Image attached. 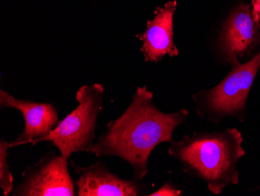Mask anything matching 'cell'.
<instances>
[{
  "mask_svg": "<svg viewBox=\"0 0 260 196\" xmlns=\"http://www.w3.org/2000/svg\"><path fill=\"white\" fill-rule=\"evenodd\" d=\"M150 196H178L181 195V191L174 188L172 184L169 183H165L161 188H159L157 191L148 194Z\"/></svg>",
  "mask_w": 260,
  "mask_h": 196,
  "instance_id": "11",
  "label": "cell"
},
{
  "mask_svg": "<svg viewBox=\"0 0 260 196\" xmlns=\"http://www.w3.org/2000/svg\"><path fill=\"white\" fill-rule=\"evenodd\" d=\"M0 108L17 109L24 118L23 131L10 143V148L21 145H37L41 138L53 131L60 122L53 105L17 99L3 89H0Z\"/></svg>",
  "mask_w": 260,
  "mask_h": 196,
  "instance_id": "7",
  "label": "cell"
},
{
  "mask_svg": "<svg viewBox=\"0 0 260 196\" xmlns=\"http://www.w3.org/2000/svg\"><path fill=\"white\" fill-rule=\"evenodd\" d=\"M259 67L260 51L249 62L234 66L232 72L214 89L197 94L199 106L215 121L241 114Z\"/></svg>",
  "mask_w": 260,
  "mask_h": 196,
  "instance_id": "4",
  "label": "cell"
},
{
  "mask_svg": "<svg viewBox=\"0 0 260 196\" xmlns=\"http://www.w3.org/2000/svg\"><path fill=\"white\" fill-rule=\"evenodd\" d=\"M252 14L254 20L260 23V0H252Z\"/></svg>",
  "mask_w": 260,
  "mask_h": 196,
  "instance_id": "12",
  "label": "cell"
},
{
  "mask_svg": "<svg viewBox=\"0 0 260 196\" xmlns=\"http://www.w3.org/2000/svg\"><path fill=\"white\" fill-rule=\"evenodd\" d=\"M243 137L236 128L225 131L185 135L172 142L169 153L183 165L185 172L207 183L219 194L230 184L239 182L237 163L245 155Z\"/></svg>",
  "mask_w": 260,
  "mask_h": 196,
  "instance_id": "2",
  "label": "cell"
},
{
  "mask_svg": "<svg viewBox=\"0 0 260 196\" xmlns=\"http://www.w3.org/2000/svg\"><path fill=\"white\" fill-rule=\"evenodd\" d=\"M218 41L224 59L233 66L239 64V57L258 45L260 23L254 20L250 5L240 4L232 10L222 24Z\"/></svg>",
  "mask_w": 260,
  "mask_h": 196,
  "instance_id": "6",
  "label": "cell"
},
{
  "mask_svg": "<svg viewBox=\"0 0 260 196\" xmlns=\"http://www.w3.org/2000/svg\"><path fill=\"white\" fill-rule=\"evenodd\" d=\"M68 159L53 150L27 166L10 195L75 196V184L68 170Z\"/></svg>",
  "mask_w": 260,
  "mask_h": 196,
  "instance_id": "5",
  "label": "cell"
},
{
  "mask_svg": "<svg viewBox=\"0 0 260 196\" xmlns=\"http://www.w3.org/2000/svg\"><path fill=\"white\" fill-rule=\"evenodd\" d=\"M10 144L4 138L0 139V187L5 196L10 195L14 189V178L8 163V148Z\"/></svg>",
  "mask_w": 260,
  "mask_h": 196,
  "instance_id": "10",
  "label": "cell"
},
{
  "mask_svg": "<svg viewBox=\"0 0 260 196\" xmlns=\"http://www.w3.org/2000/svg\"><path fill=\"white\" fill-rule=\"evenodd\" d=\"M176 1H170L163 7H157L154 17L147 21V29L137 37L143 42L140 50L147 62L157 63L165 55H179V51L174 42V14Z\"/></svg>",
  "mask_w": 260,
  "mask_h": 196,
  "instance_id": "9",
  "label": "cell"
},
{
  "mask_svg": "<svg viewBox=\"0 0 260 196\" xmlns=\"http://www.w3.org/2000/svg\"><path fill=\"white\" fill-rule=\"evenodd\" d=\"M75 171L78 196H137L144 188L137 180H124L114 175L101 161L87 167L79 166L71 160Z\"/></svg>",
  "mask_w": 260,
  "mask_h": 196,
  "instance_id": "8",
  "label": "cell"
},
{
  "mask_svg": "<svg viewBox=\"0 0 260 196\" xmlns=\"http://www.w3.org/2000/svg\"><path fill=\"white\" fill-rule=\"evenodd\" d=\"M105 89L101 84L84 86L76 94L78 106L38 143L51 142L68 159L73 153H90L95 141L97 120L103 109Z\"/></svg>",
  "mask_w": 260,
  "mask_h": 196,
  "instance_id": "3",
  "label": "cell"
},
{
  "mask_svg": "<svg viewBox=\"0 0 260 196\" xmlns=\"http://www.w3.org/2000/svg\"><path fill=\"white\" fill-rule=\"evenodd\" d=\"M188 111L162 112L153 102V93L139 87L132 102L119 118L109 121L90 153L97 157L117 156L132 166L140 181L148 173V161L156 146L172 143L174 130L185 122Z\"/></svg>",
  "mask_w": 260,
  "mask_h": 196,
  "instance_id": "1",
  "label": "cell"
}]
</instances>
